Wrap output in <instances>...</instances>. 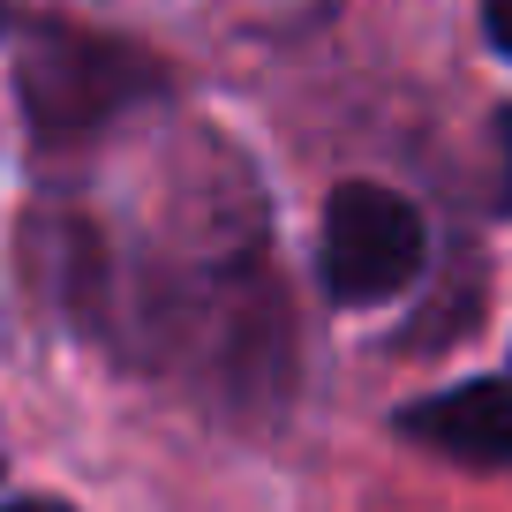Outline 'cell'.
<instances>
[{"label":"cell","instance_id":"2","mask_svg":"<svg viewBox=\"0 0 512 512\" xmlns=\"http://www.w3.org/2000/svg\"><path fill=\"white\" fill-rule=\"evenodd\" d=\"M430 234L422 211L384 181H339L324 204V294L347 309L392 302L400 287H415Z\"/></svg>","mask_w":512,"mask_h":512},{"label":"cell","instance_id":"6","mask_svg":"<svg viewBox=\"0 0 512 512\" xmlns=\"http://www.w3.org/2000/svg\"><path fill=\"white\" fill-rule=\"evenodd\" d=\"M8 512H68V505H8Z\"/></svg>","mask_w":512,"mask_h":512},{"label":"cell","instance_id":"3","mask_svg":"<svg viewBox=\"0 0 512 512\" xmlns=\"http://www.w3.org/2000/svg\"><path fill=\"white\" fill-rule=\"evenodd\" d=\"M415 445L467 467H512V384H452L437 400H415L400 415Z\"/></svg>","mask_w":512,"mask_h":512},{"label":"cell","instance_id":"1","mask_svg":"<svg viewBox=\"0 0 512 512\" xmlns=\"http://www.w3.org/2000/svg\"><path fill=\"white\" fill-rule=\"evenodd\" d=\"M16 83H23V106H31L38 136H91V128H106L121 106L159 91V68L136 46H121V38L46 23V31L31 38V53H23Z\"/></svg>","mask_w":512,"mask_h":512},{"label":"cell","instance_id":"5","mask_svg":"<svg viewBox=\"0 0 512 512\" xmlns=\"http://www.w3.org/2000/svg\"><path fill=\"white\" fill-rule=\"evenodd\" d=\"M497 136H505V196H512V106H505V121H497Z\"/></svg>","mask_w":512,"mask_h":512},{"label":"cell","instance_id":"4","mask_svg":"<svg viewBox=\"0 0 512 512\" xmlns=\"http://www.w3.org/2000/svg\"><path fill=\"white\" fill-rule=\"evenodd\" d=\"M482 31H490V46L512 61V0H482Z\"/></svg>","mask_w":512,"mask_h":512}]
</instances>
